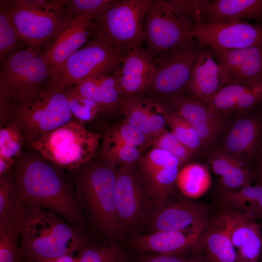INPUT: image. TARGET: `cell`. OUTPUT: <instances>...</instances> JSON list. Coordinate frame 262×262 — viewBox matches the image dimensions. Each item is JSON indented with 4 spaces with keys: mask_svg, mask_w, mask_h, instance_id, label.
<instances>
[{
    "mask_svg": "<svg viewBox=\"0 0 262 262\" xmlns=\"http://www.w3.org/2000/svg\"><path fill=\"white\" fill-rule=\"evenodd\" d=\"M33 150L21 153L14 166L20 197L28 208L53 212L80 229L82 213L72 184L63 168Z\"/></svg>",
    "mask_w": 262,
    "mask_h": 262,
    "instance_id": "6da1fadb",
    "label": "cell"
},
{
    "mask_svg": "<svg viewBox=\"0 0 262 262\" xmlns=\"http://www.w3.org/2000/svg\"><path fill=\"white\" fill-rule=\"evenodd\" d=\"M55 213L28 208L19 224L23 256L33 262H46L73 255L85 245L80 229L64 221Z\"/></svg>",
    "mask_w": 262,
    "mask_h": 262,
    "instance_id": "7a4b0ae2",
    "label": "cell"
},
{
    "mask_svg": "<svg viewBox=\"0 0 262 262\" xmlns=\"http://www.w3.org/2000/svg\"><path fill=\"white\" fill-rule=\"evenodd\" d=\"M70 173L75 196L95 226L111 236L117 234L119 224L115 205V166L100 158Z\"/></svg>",
    "mask_w": 262,
    "mask_h": 262,
    "instance_id": "3957f363",
    "label": "cell"
},
{
    "mask_svg": "<svg viewBox=\"0 0 262 262\" xmlns=\"http://www.w3.org/2000/svg\"><path fill=\"white\" fill-rule=\"evenodd\" d=\"M42 52L27 47L0 65V108L15 113L18 107L31 101L45 87L53 74Z\"/></svg>",
    "mask_w": 262,
    "mask_h": 262,
    "instance_id": "277c9868",
    "label": "cell"
},
{
    "mask_svg": "<svg viewBox=\"0 0 262 262\" xmlns=\"http://www.w3.org/2000/svg\"><path fill=\"white\" fill-rule=\"evenodd\" d=\"M27 47L42 51L69 25L72 18L62 10L60 0H47L40 8L29 0L0 1Z\"/></svg>",
    "mask_w": 262,
    "mask_h": 262,
    "instance_id": "5b68a950",
    "label": "cell"
},
{
    "mask_svg": "<svg viewBox=\"0 0 262 262\" xmlns=\"http://www.w3.org/2000/svg\"><path fill=\"white\" fill-rule=\"evenodd\" d=\"M101 135L72 121L48 133L30 147L70 172L91 161Z\"/></svg>",
    "mask_w": 262,
    "mask_h": 262,
    "instance_id": "8992f818",
    "label": "cell"
},
{
    "mask_svg": "<svg viewBox=\"0 0 262 262\" xmlns=\"http://www.w3.org/2000/svg\"><path fill=\"white\" fill-rule=\"evenodd\" d=\"M152 0H117L112 7L93 18V34L125 53L141 46L145 18Z\"/></svg>",
    "mask_w": 262,
    "mask_h": 262,
    "instance_id": "52a82bcc",
    "label": "cell"
},
{
    "mask_svg": "<svg viewBox=\"0 0 262 262\" xmlns=\"http://www.w3.org/2000/svg\"><path fill=\"white\" fill-rule=\"evenodd\" d=\"M67 87L47 85L31 101L18 107L13 122L19 126L25 144L30 146L50 131L71 121Z\"/></svg>",
    "mask_w": 262,
    "mask_h": 262,
    "instance_id": "ba28073f",
    "label": "cell"
},
{
    "mask_svg": "<svg viewBox=\"0 0 262 262\" xmlns=\"http://www.w3.org/2000/svg\"><path fill=\"white\" fill-rule=\"evenodd\" d=\"M126 54L94 36L67 59L46 85L60 89L88 78L114 74Z\"/></svg>",
    "mask_w": 262,
    "mask_h": 262,
    "instance_id": "9c48e42d",
    "label": "cell"
},
{
    "mask_svg": "<svg viewBox=\"0 0 262 262\" xmlns=\"http://www.w3.org/2000/svg\"><path fill=\"white\" fill-rule=\"evenodd\" d=\"M191 29L169 0H153L145 18L143 42L149 54L156 58L193 43Z\"/></svg>",
    "mask_w": 262,
    "mask_h": 262,
    "instance_id": "30bf717a",
    "label": "cell"
},
{
    "mask_svg": "<svg viewBox=\"0 0 262 262\" xmlns=\"http://www.w3.org/2000/svg\"><path fill=\"white\" fill-rule=\"evenodd\" d=\"M202 47L196 40L157 57L155 73L147 91L169 99L181 95L182 90H187L193 66Z\"/></svg>",
    "mask_w": 262,
    "mask_h": 262,
    "instance_id": "8fae6325",
    "label": "cell"
},
{
    "mask_svg": "<svg viewBox=\"0 0 262 262\" xmlns=\"http://www.w3.org/2000/svg\"><path fill=\"white\" fill-rule=\"evenodd\" d=\"M137 163L146 193L158 208L164 206L176 184L180 161L169 152L153 147L141 155Z\"/></svg>",
    "mask_w": 262,
    "mask_h": 262,
    "instance_id": "7c38bea8",
    "label": "cell"
},
{
    "mask_svg": "<svg viewBox=\"0 0 262 262\" xmlns=\"http://www.w3.org/2000/svg\"><path fill=\"white\" fill-rule=\"evenodd\" d=\"M191 34L200 44L217 49L262 47V29L245 21L217 24L197 22Z\"/></svg>",
    "mask_w": 262,
    "mask_h": 262,
    "instance_id": "4fadbf2b",
    "label": "cell"
},
{
    "mask_svg": "<svg viewBox=\"0 0 262 262\" xmlns=\"http://www.w3.org/2000/svg\"><path fill=\"white\" fill-rule=\"evenodd\" d=\"M210 48L219 67L222 87L262 82V47L233 49Z\"/></svg>",
    "mask_w": 262,
    "mask_h": 262,
    "instance_id": "5bb4252c",
    "label": "cell"
},
{
    "mask_svg": "<svg viewBox=\"0 0 262 262\" xmlns=\"http://www.w3.org/2000/svg\"><path fill=\"white\" fill-rule=\"evenodd\" d=\"M216 216L229 236L237 262H260L262 229L257 220L226 208Z\"/></svg>",
    "mask_w": 262,
    "mask_h": 262,
    "instance_id": "9a60e30c",
    "label": "cell"
},
{
    "mask_svg": "<svg viewBox=\"0 0 262 262\" xmlns=\"http://www.w3.org/2000/svg\"><path fill=\"white\" fill-rule=\"evenodd\" d=\"M208 224L183 230L155 231L136 236L131 240V245L137 250L163 255L201 251L200 239Z\"/></svg>",
    "mask_w": 262,
    "mask_h": 262,
    "instance_id": "2e32d148",
    "label": "cell"
},
{
    "mask_svg": "<svg viewBox=\"0 0 262 262\" xmlns=\"http://www.w3.org/2000/svg\"><path fill=\"white\" fill-rule=\"evenodd\" d=\"M157 59L142 46L127 53L114 73L124 99L134 98L148 91L153 80Z\"/></svg>",
    "mask_w": 262,
    "mask_h": 262,
    "instance_id": "e0dca14e",
    "label": "cell"
},
{
    "mask_svg": "<svg viewBox=\"0 0 262 262\" xmlns=\"http://www.w3.org/2000/svg\"><path fill=\"white\" fill-rule=\"evenodd\" d=\"M169 104L172 110L181 116L195 131L203 147L212 146L224 130V118L202 101L178 95L170 98Z\"/></svg>",
    "mask_w": 262,
    "mask_h": 262,
    "instance_id": "ac0fdd59",
    "label": "cell"
},
{
    "mask_svg": "<svg viewBox=\"0 0 262 262\" xmlns=\"http://www.w3.org/2000/svg\"><path fill=\"white\" fill-rule=\"evenodd\" d=\"M98 16L96 12H88L74 17L69 25L42 51L43 56L51 67L52 76L93 34L91 23Z\"/></svg>",
    "mask_w": 262,
    "mask_h": 262,
    "instance_id": "d6986e66",
    "label": "cell"
},
{
    "mask_svg": "<svg viewBox=\"0 0 262 262\" xmlns=\"http://www.w3.org/2000/svg\"><path fill=\"white\" fill-rule=\"evenodd\" d=\"M248 113L242 115L230 127L221 149L245 163L255 160L262 147V111Z\"/></svg>",
    "mask_w": 262,
    "mask_h": 262,
    "instance_id": "ffe728a7",
    "label": "cell"
},
{
    "mask_svg": "<svg viewBox=\"0 0 262 262\" xmlns=\"http://www.w3.org/2000/svg\"><path fill=\"white\" fill-rule=\"evenodd\" d=\"M209 214L206 205L182 199L158 208L150 224L153 232L183 230L208 223Z\"/></svg>",
    "mask_w": 262,
    "mask_h": 262,
    "instance_id": "44dd1931",
    "label": "cell"
},
{
    "mask_svg": "<svg viewBox=\"0 0 262 262\" xmlns=\"http://www.w3.org/2000/svg\"><path fill=\"white\" fill-rule=\"evenodd\" d=\"M133 167H121L117 172L115 197L120 229L133 226L138 221L143 207L146 193L144 183Z\"/></svg>",
    "mask_w": 262,
    "mask_h": 262,
    "instance_id": "7402d4cb",
    "label": "cell"
},
{
    "mask_svg": "<svg viewBox=\"0 0 262 262\" xmlns=\"http://www.w3.org/2000/svg\"><path fill=\"white\" fill-rule=\"evenodd\" d=\"M166 106L154 98L142 96L124 99L120 111L125 121L153 140L164 131Z\"/></svg>",
    "mask_w": 262,
    "mask_h": 262,
    "instance_id": "603a6c76",
    "label": "cell"
},
{
    "mask_svg": "<svg viewBox=\"0 0 262 262\" xmlns=\"http://www.w3.org/2000/svg\"><path fill=\"white\" fill-rule=\"evenodd\" d=\"M250 20L262 23V0H208L200 14L207 24Z\"/></svg>",
    "mask_w": 262,
    "mask_h": 262,
    "instance_id": "cb8c5ba5",
    "label": "cell"
},
{
    "mask_svg": "<svg viewBox=\"0 0 262 262\" xmlns=\"http://www.w3.org/2000/svg\"><path fill=\"white\" fill-rule=\"evenodd\" d=\"M222 87L218 64L210 47L202 45L193 66L187 90L191 97L206 103Z\"/></svg>",
    "mask_w": 262,
    "mask_h": 262,
    "instance_id": "d4e9b609",
    "label": "cell"
},
{
    "mask_svg": "<svg viewBox=\"0 0 262 262\" xmlns=\"http://www.w3.org/2000/svg\"><path fill=\"white\" fill-rule=\"evenodd\" d=\"M73 90L95 102L102 113L111 114L120 108L124 99L114 74L92 77L72 85Z\"/></svg>",
    "mask_w": 262,
    "mask_h": 262,
    "instance_id": "484cf974",
    "label": "cell"
},
{
    "mask_svg": "<svg viewBox=\"0 0 262 262\" xmlns=\"http://www.w3.org/2000/svg\"><path fill=\"white\" fill-rule=\"evenodd\" d=\"M209 164L223 188L235 191L249 186L253 180V172L246 163L227 153L222 149L213 151Z\"/></svg>",
    "mask_w": 262,
    "mask_h": 262,
    "instance_id": "4316f807",
    "label": "cell"
},
{
    "mask_svg": "<svg viewBox=\"0 0 262 262\" xmlns=\"http://www.w3.org/2000/svg\"><path fill=\"white\" fill-rule=\"evenodd\" d=\"M200 247L208 262H237L229 236L216 216L210 220L203 232Z\"/></svg>",
    "mask_w": 262,
    "mask_h": 262,
    "instance_id": "83f0119b",
    "label": "cell"
},
{
    "mask_svg": "<svg viewBox=\"0 0 262 262\" xmlns=\"http://www.w3.org/2000/svg\"><path fill=\"white\" fill-rule=\"evenodd\" d=\"M220 201L229 208L256 220L262 219V186L250 185L235 191L222 189Z\"/></svg>",
    "mask_w": 262,
    "mask_h": 262,
    "instance_id": "f1b7e54d",
    "label": "cell"
},
{
    "mask_svg": "<svg viewBox=\"0 0 262 262\" xmlns=\"http://www.w3.org/2000/svg\"><path fill=\"white\" fill-rule=\"evenodd\" d=\"M28 208L19 195L14 176L9 172L0 176V223L19 224Z\"/></svg>",
    "mask_w": 262,
    "mask_h": 262,
    "instance_id": "f546056e",
    "label": "cell"
},
{
    "mask_svg": "<svg viewBox=\"0 0 262 262\" xmlns=\"http://www.w3.org/2000/svg\"><path fill=\"white\" fill-rule=\"evenodd\" d=\"M176 184L186 197L196 199L203 196L211 184L208 169L198 163H191L179 170Z\"/></svg>",
    "mask_w": 262,
    "mask_h": 262,
    "instance_id": "4dcf8cb0",
    "label": "cell"
},
{
    "mask_svg": "<svg viewBox=\"0 0 262 262\" xmlns=\"http://www.w3.org/2000/svg\"><path fill=\"white\" fill-rule=\"evenodd\" d=\"M26 48L7 8L0 1V65Z\"/></svg>",
    "mask_w": 262,
    "mask_h": 262,
    "instance_id": "1f68e13d",
    "label": "cell"
},
{
    "mask_svg": "<svg viewBox=\"0 0 262 262\" xmlns=\"http://www.w3.org/2000/svg\"><path fill=\"white\" fill-rule=\"evenodd\" d=\"M140 149L131 145L102 140L101 158L121 167L133 166L141 156Z\"/></svg>",
    "mask_w": 262,
    "mask_h": 262,
    "instance_id": "d6a6232c",
    "label": "cell"
},
{
    "mask_svg": "<svg viewBox=\"0 0 262 262\" xmlns=\"http://www.w3.org/2000/svg\"><path fill=\"white\" fill-rule=\"evenodd\" d=\"M0 262H33L23 255L17 225L0 223Z\"/></svg>",
    "mask_w": 262,
    "mask_h": 262,
    "instance_id": "836d02e7",
    "label": "cell"
},
{
    "mask_svg": "<svg viewBox=\"0 0 262 262\" xmlns=\"http://www.w3.org/2000/svg\"><path fill=\"white\" fill-rule=\"evenodd\" d=\"M164 116L171 132L185 146L194 153L203 147L202 142L195 131L178 113L166 108Z\"/></svg>",
    "mask_w": 262,
    "mask_h": 262,
    "instance_id": "e575fe53",
    "label": "cell"
},
{
    "mask_svg": "<svg viewBox=\"0 0 262 262\" xmlns=\"http://www.w3.org/2000/svg\"><path fill=\"white\" fill-rule=\"evenodd\" d=\"M246 86L245 84L224 86L205 103L215 114L225 118V116L234 112L236 105Z\"/></svg>",
    "mask_w": 262,
    "mask_h": 262,
    "instance_id": "d590c367",
    "label": "cell"
},
{
    "mask_svg": "<svg viewBox=\"0 0 262 262\" xmlns=\"http://www.w3.org/2000/svg\"><path fill=\"white\" fill-rule=\"evenodd\" d=\"M102 140L134 146L140 150L152 144V140L138 131L125 120L115 126L107 127Z\"/></svg>",
    "mask_w": 262,
    "mask_h": 262,
    "instance_id": "8d00e7d4",
    "label": "cell"
},
{
    "mask_svg": "<svg viewBox=\"0 0 262 262\" xmlns=\"http://www.w3.org/2000/svg\"><path fill=\"white\" fill-rule=\"evenodd\" d=\"M67 92L68 107L76 121L83 124L90 122L102 113L95 102L75 92L72 85L67 87Z\"/></svg>",
    "mask_w": 262,
    "mask_h": 262,
    "instance_id": "74e56055",
    "label": "cell"
},
{
    "mask_svg": "<svg viewBox=\"0 0 262 262\" xmlns=\"http://www.w3.org/2000/svg\"><path fill=\"white\" fill-rule=\"evenodd\" d=\"M24 144V136L16 122H12L0 129V156L19 157Z\"/></svg>",
    "mask_w": 262,
    "mask_h": 262,
    "instance_id": "f35d334b",
    "label": "cell"
},
{
    "mask_svg": "<svg viewBox=\"0 0 262 262\" xmlns=\"http://www.w3.org/2000/svg\"><path fill=\"white\" fill-rule=\"evenodd\" d=\"M79 262H125L122 252L115 246L97 247L85 244L78 251Z\"/></svg>",
    "mask_w": 262,
    "mask_h": 262,
    "instance_id": "ab89813d",
    "label": "cell"
},
{
    "mask_svg": "<svg viewBox=\"0 0 262 262\" xmlns=\"http://www.w3.org/2000/svg\"><path fill=\"white\" fill-rule=\"evenodd\" d=\"M117 0H65L64 13L73 18L88 12H96L99 15L112 7Z\"/></svg>",
    "mask_w": 262,
    "mask_h": 262,
    "instance_id": "60d3db41",
    "label": "cell"
},
{
    "mask_svg": "<svg viewBox=\"0 0 262 262\" xmlns=\"http://www.w3.org/2000/svg\"><path fill=\"white\" fill-rule=\"evenodd\" d=\"M153 147L164 149L176 157L182 164L194 154L182 144L171 131L165 130L152 141Z\"/></svg>",
    "mask_w": 262,
    "mask_h": 262,
    "instance_id": "b9f144b4",
    "label": "cell"
},
{
    "mask_svg": "<svg viewBox=\"0 0 262 262\" xmlns=\"http://www.w3.org/2000/svg\"><path fill=\"white\" fill-rule=\"evenodd\" d=\"M208 0H169L176 14L191 28L200 21V14Z\"/></svg>",
    "mask_w": 262,
    "mask_h": 262,
    "instance_id": "7bdbcfd3",
    "label": "cell"
},
{
    "mask_svg": "<svg viewBox=\"0 0 262 262\" xmlns=\"http://www.w3.org/2000/svg\"><path fill=\"white\" fill-rule=\"evenodd\" d=\"M139 262H208L202 251L179 255L153 254L146 255Z\"/></svg>",
    "mask_w": 262,
    "mask_h": 262,
    "instance_id": "ee69618b",
    "label": "cell"
},
{
    "mask_svg": "<svg viewBox=\"0 0 262 262\" xmlns=\"http://www.w3.org/2000/svg\"><path fill=\"white\" fill-rule=\"evenodd\" d=\"M256 167L253 172V180L256 185L262 186V147L255 159Z\"/></svg>",
    "mask_w": 262,
    "mask_h": 262,
    "instance_id": "f6af8a7d",
    "label": "cell"
},
{
    "mask_svg": "<svg viewBox=\"0 0 262 262\" xmlns=\"http://www.w3.org/2000/svg\"><path fill=\"white\" fill-rule=\"evenodd\" d=\"M15 163V158L0 156V176L9 172Z\"/></svg>",
    "mask_w": 262,
    "mask_h": 262,
    "instance_id": "bcb514c9",
    "label": "cell"
},
{
    "mask_svg": "<svg viewBox=\"0 0 262 262\" xmlns=\"http://www.w3.org/2000/svg\"><path fill=\"white\" fill-rule=\"evenodd\" d=\"M46 262H79L76 257L66 255Z\"/></svg>",
    "mask_w": 262,
    "mask_h": 262,
    "instance_id": "7dc6e473",
    "label": "cell"
},
{
    "mask_svg": "<svg viewBox=\"0 0 262 262\" xmlns=\"http://www.w3.org/2000/svg\"><path fill=\"white\" fill-rule=\"evenodd\" d=\"M260 262H262V252H261V255Z\"/></svg>",
    "mask_w": 262,
    "mask_h": 262,
    "instance_id": "c3c4849f",
    "label": "cell"
},
{
    "mask_svg": "<svg viewBox=\"0 0 262 262\" xmlns=\"http://www.w3.org/2000/svg\"><path fill=\"white\" fill-rule=\"evenodd\" d=\"M258 25H259L260 27L262 29V23Z\"/></svg>",
    "mask_w": 262,
    "mask_h": 262,
    "instance_id": "681fc988",
    "label": "cell"
}]
</instances>
